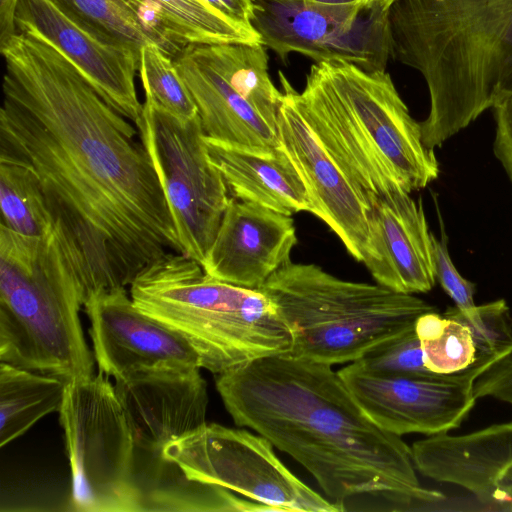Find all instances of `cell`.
<instances>
[{"instance_id": "cell-20", "label": "cell", "mask_w": 512, "mask_h": 512, "mask_svg": "<svg viewBox=\"0 0 512 512\" xmlns=\"http://www.w3.org/2000/svg\"><path fill=\"white\" fill-rule=\"evenodd\" d=\"M206 145L233 197L288 216L301 211L312 213L305 184L281 146L260 154L207 137Z\"/></svg>"}, {"instance_id": "cell-30", "label": "cell", "mask_w": 512, "mask_h": 512, "mask_svg": "<svg viewBox=\"0 0 512 512\" xmlns=\"http://www.w3.org/2000/svg\"><path fill=\"white\" fill-rule=\"evenodd\" d=\"M356 363L362 370L380 376H425L429 371L423 360L415 328L365 354Z\"/></svg>"}, {"instance_id": "cell-25", "label": "cell", "mask_w": 512, "mask_h": 512, "mask_svg": "<svg viewBox=\"0 0 512 512\" xmlns=\"http://www.w3.org/2000/svg\"><path fill=\"white\" fill-rule=\"evenodd\" d=\"M141 495V511H274L270 506L235 496L234 492L225 488L190 480L181 469L177 483L156 481L150 488L142 489Z\"/></svg>"}, {"instance_id": "cell-35", "label": "cell", "mask_w": 512, "mask_h": 512, "mask_svg": "<svg viewBox=\"0 0 512 512\" xmlns=\"http://www.w3.org/2000/svg\"><path fill=\"white\" fill-rule=\"evenodd\" d=\"M19 0H0V45L17 33L15 14Z\"/></svg>"}, {"instance_id": "cell-3", "label": "cell", "mask_w": 512, "mask_h": 512, "mask_svg": "<svg viewBox=\"0 0 512 512\" xmlns=\"http://www.w3.org/2000/svg\"><path fill=\"white\" fill-rule=\"evenodd\" d=\"M388 23L391 58L428 87V149L512 92V0H396Z\"/></svg>"}, {"instance_id": "cell-2", "label": "cell", "mask_w": 512, "mask_h": 512, "mask_svg": "<svg viewBox=\"0 0 512 512\" xmlns=\"http://www.w3.org/2000/svg\"><path fill=\"white\" fill-rule=\"evenodd\" d=\"M215 383L234 423L300 463L340 511L360 496H377L392 511L445 501L421 486L402 436L378 426L331 365L285 353L218 374Z\"/></svg>"}, {"instance_id": "cell-34", "label": "cell", "mask_w": 512, "mask_h": 512, "mask_svg": "<svg viewBox=\"0 0 512 512\" xmlns=\"http://www.w3.org/2000/svg\"><path fill=\"white\" fill-rule=\"evenodd\" d=\"M227 17L251 25L254 0H204Z\"/></svg>"}, {"instance_id": "cell-5", "label": "cell", "mask_w": 512, "mask_h": 512, "mask_svg": "<svg viewBox=\"0 0 512 512\" xmlns=\"http://www.w3.org/2000/svg\"><path fill=\"white\" fill-rule=\"evenodd\" d=\"M81 272L61 225L43 237L0 226V361L77 381L93 375Z\"/></svg>"}, {"instance_id": "cell-7", "label": "cell", "mask_w": 512, "mask_h": 512, "mask_svg": "<svg viewBox=\"0 0 512 512\" xmlns=\"http://www.w3.org/2000/svg\"><path fill=\"white\" fill-rule=\"evenodd\" d=\"M288 327L290 355L328 365L353 363L415 328L435 308L413 294L340 279L291 260L259 288Z\"/></svg>"}, {"instance_id": "cell-6", "label": "cell", "mask_w": 512, "mask_h": 512, "mask_svg": "<svg viewBox=\"0 0 512 512\" xmlns=\"http://www.w3.org/2000/svg\"><path fill=\"white\" fill-rule=\"evenodd\" d=\"M129 294L141 311L185 338L201 368L215 375L291 351L290 331L265 293L220 281L182 253L149 263Z\"/></svg>"}, {"instance_id": "cell-9", "label": "cell", "mask_w": 512, "mask_h": 512, "mask_svg": "<svg viewBox=\"0 0 512 512\" xmlns=\"http://www.w3.org/2000/svg\"><path fill=\"white\" fill-rule=\"evenodd\" d=\"M135 126L163 186L181 253L201 265L231 197L210 159L199 114L182 122L145 99Z\"/></svg>"}, {"instance_id": "cell-29", "label": "cell", "mask_w": 512, "mask_h": 512, "mask_svg": "<svg viewBox=\"0 0 512 512\" xmlns=\"http://www.w3.org/2000/svg\"><path fill=\"white\" fill-rule=\"evenodd\" d=\"M420 343L424 364L435 374L455 375L473 368L475 364L476 348L472 336L468 328L457 320L447 318L441 335Z\"/></svg>"}, {"instance_id": "cell-28", "label": "cell", "mask_w": 512, "mask_h": 512, "mask_svg": "<svg viewBox=\"0 0 512 512\" xmlns=\"http://www.w3.org/2000/svg\"><path fill=\"white\" fill-rule=\"evenodd\" d=\"M139 75L145 99L179 121L186 122L198 114L196 104L182 80L173 58L155 43L140 51Z\"/></svg>"}, {"instance_id": "cell-32", "label": "cell", "mask_w": 512, "mask_h": 512, "mask_svg": "<svg viewBox=\"0 0 512 512\" xmlns=\"http://www.w3.org/2000/svg\"><path fill=\"white\" fill-rule=\"evenodd\" d=\"M476 399L492 397L512 406V354L496 361L473 384Z\"/></svg>"}, {"instance_id": "cell-17", "label": "cell", "mask_w": 512, "mask_h": 512, "mask_svg": "<svg viewBox=\"0 0 512 512\" xmlns=\"http://www.w3.org/2000/svg\"><path fill=\"white\" fill-rule=\"evenodd\" d=\"M368 240L362 262L377 284L393 291L429 292L435 285L431 232L422 199L399 190L366 208Z\"/></svg>"}, {"instance_id": "cell-18", "label": "cell", "mask_w": 512, "mask_h": 512, "mask_svg": "<svg viewBox=\"0 0 512 512\" xmlns=\"http://www.w3.org/2000/svg\"><path fill=\"white\" fill-rule=\"evenodd\" d=\"M296 244L291 216L231 197L201 266L220 281L259 289L290 260Z\"/></svg>"}, {"instance_id": "cell-13", "label": "cell", "mask_w": 512, "mask_h": 512, "mask_svg": "<svg viewBox=\"0 0 512 512\" xmlns=\"http://www.w3.org/2000/svg\"><path fill=\"white\" fill-rule=\"evenodd\" d=\"M199 366L164 364L115 378L114 389L137 450L162 455L206 424L207 384Z\"/></svg>"}, {"instance_id": "cell-24", "label": "cell", "mask_w": 512, "mask_h": 512, "mask_svg": "<svg viewBox=\"0 0 512 512\" xmlns=\"http://www.w3.org/2000/svg\"><path fill=\"white\" fill-rule=\"evenodd\" d=\"M0 207V226L21 235L43 237L57 224L36 176L4 160H0Z\"/></svg>"}, {"instance_id": "cell-15", "label": "cell", "mask_w": 512, "mask_h": 512, "mask_svg": "<svg viewBox=\"0 0 512 512\" xmlns=\"http://www.w3.org/2000/svg\"><path fill=\"white\" fill-rule=\"evenodd\" d=\"M98 370L117 378L134 369L164 364L201 367L188 341L141 311L126 288L102 291L84 303Z\"/></svg>"}, {"instance_id": "cell-12", "label": "cell", "mask_w": 512, "mask_h": 512, "mask_svg": "<svg viewBox=\"0 0 512 512\" xmlns=\"http://www.w3.org/2000/svg\"><path fill=\"white\" fill-rule=\"evenodd\" d=\"M363 411L381 428L427 436L458 428L474 407L472 369L444 376H380L350 363L337 371Z\"/></svg>"}, {"instance_id": "cell-26", "label": "cell", "mask_w": 512, "mask_h": 512, "mask_svg": "<svg viewBox=\"0 0 512 512\" xmlns=\"http://www.w3.org/2000/svg\"><path fill=\"white\" fill-rule=\"evenodd\" d=\"M67 16L101 39L140 52L152 43L123 0H52Z\"/></svg>"}, {"instance_id": "cell-33", "label": "cell", "mask_w": 512, "mask_h": 512, "mask_svg": "<svg viewBox=\"0 0 512 512\" xmlns=\"http://www.w3.org/2000/svg\"><path fill=\"white\" fill-rule=\"evenodd\" d=\"M496 135L493 150L512 182V92L493 107Z\"/></svg>"}, {"instance_id": "cell-23", "label": "cell", "mask_w": 512, "mask_h": 512, "mask_svg": "<svg viewBox=\"0 0 512 512\" xmlns=\"http://www.w3.org/2000/svg\"><path fill=\"white\" fill-rule=\"evenodd\" d=\"M67 381L12 364H0V447L23 435L38 420L59 411Z\"/></svg>"}, {"instance_id": "cell-1", "label": "cell", "mask_w": 512, "mask_h": 512, "mask_svg": "<svg viewBox=\"0 0 512 512\" xmlns=\"http://www.w3.org/2000/svg\"><path fill=\"white\" fill-rule=\"evenodd\" d=\"M5 61L0 160L28 168L79 263L85 302L130 286L181 244L138 130L51 43L17 32Z\"/></svg>"}, {"instance_id": "cell-21", "label": "cell", "mask_w": 512, "mask_h": 512, "mask_svg": "<svg viewBox=\"0 0 512 512\" xmlns=\"http://www.w3.org/2000/svg\"><path fill=\"white\" fill-rule=\"evenodd\" d=\"M146 36L175 59L189 46L262 44L252 25L231 19L204 0H123Z\"/></svg>"}, {"instance_id": "cell-10", "label": "cell", "mask_w": 512, "mask_h": 512, "mask_svg": "<svg viewBox=\"0 0 512 512\" xmlns=\"http://www.w3.org/2000/svg\"><path fill=\"white\" fill-rule=\"evenodd\" d=\"M162 456L190 480L225 488L275 512L340 511L296 477L258 433L206 423L169 443Z\"/></svg>"}, {"instance_id": "cell-11", "label": "cell", "mask_w": 512, "mask_h": 512, "mask_svg": "<svg viewBox=\"0 0 512 512\" xmlns=\"http://www.w3.org/2000/svg\"><path fill=\"white\" fill-rule=\"evenodd\" d=\"M388 13L361 5L254 0L251 25L282 61L297 52L315 63L345 61L376 72L386 71L391 58Z\"/></svg>"}, {"instance_id": "cell-14", "label": "cell", "mask_w": 512, "mask_h": 512, "mask_svg": "<svg viewBox=\"0 0 512 512\" xmlns=\"http://www.w3.org/2000/svg\"><path fill=\"white\" fill-rule=\"evenodd\" d=\"M17 32L39 35L58 49L116 111L136 124L142 114L135 75L140 52L105 41L67 16L52 0H19Z\"/></svg>"}, {"instance_id": "cell-37", "label": "cell", "mask_w": 512, "mask_h": 512, "mask_svg": "<svg viewBox=\"0 0 512 512\" xmlns=\"http://www.w3.org/2000/svg\"><path fill=\"white\" fill-rule=\"evenodd\" d=\"M308 3L329 6L360 5V0H305Z\"/></svg>"}, {"instance_id": "cell-31", "label": "cell", "mask_w": 512, "mask_h": 512, "mask_svg": "<svg viewBox=\"0 0 512 512\" xmlns=\"http://www.w3.org/2000/svg\"><path fill=\"white\" fill-rule=\"evenodd\" d=\"M433 198L441 227L440 239H437L435 235L431 233L435 277L445 293L454 301L457 308L461 310L470 309L475 306V284L462 277L452 263L448 252V237L444 229L438 201L435 195H433Z\"/></svg>"}, {"instance_id": "cell-22", "label": "cell", "mask_w": 512, "mask_h": 512, "mask_svg": "<svg viewBox=\"0 0 512 512\" xmlns=\"http://www.w3.org/2000/svg\"><path fill=\"white\" fill-rule=\"evenodd\" d=\"M189 47L277 131L282 92L270 78L269 58L263 44L233 43Z\"/></svg>"}, {"instance_id": "cell-4", "label": "cell", "mask_w": 512, "mask_h": 512, "mask_svg": "<svg viewBox=\"0 0 512 512\" xmlns=\"http://www.w3.org/2000/svg\"><path fill=\"white\" fill-rule=\"evenodd\" d=\"M279 80L366 208L376 197L411 193L438 177L434 150L386 71L327 61L311 66L302 92L281 71Z\"/></svg>"}, {"instance_id": "cell-16", "label": "cell", "mask_w": 512, "mask_h": 512, "mask_svg": "<svg viewBox=\"0 0 512 512\" xmlns=\"http://www.w3.org/2000/svg\"><path fill=\"white\" fill-rule=\"evenodd\" d=\"M282 104L277 120L281 147L300 174L312 202V214L338 236L348 253L362 262L368 240L366 206L320 145L280 80Z\"/></svg>"}, {"instance_id": "cell-19", "label": "cell", "mask_w": 512, "mask_h": 512, "mask_svg": "<svg viewBox=\"0 0 512 512\" xmlns=\"http://www.w3.org/2000/svg\"><path fill=\"white\" fill-rule=\"evenodd\" d=\"M174 61L207 138L260 154L281 146L277 131L190 47Z\"/></svg>"}, {"instance_id": "cell-27", "label": "cell", "mask_w": 512, "mask_h": 512, "mask_svg": "<svg viewBox=\"0 0 512 512\" xmlns=\"http://www.w3.org/2000/svg\"><path fill=\"white\" fill-rule=\"evenodd\" d=\"M443 315L468 328L476 348L472 369L479 375L496 361L512 354V318L504 299L466 310L448 307Z\"/></svg>"}, {"instance_id": "cell-36", "label": "cell", "mask_w": 512, "mask_h": 512, "mask_svg": "<svg viewBox=\"0 0 512 512\" xmlns=\"http://www.w3.org/2000/svg\"><path fill=\"white\" fill-rule=\"evenodd\" d=\"M396 0H360V5L366 9H376L389 12Z\"/></svg>"}, {"instance_id": "cell-8", "label": "cell", "mask_w": 512, "mask_h": 512, "mask_svg": "<svg viewBox=\"0 0 512 512\" xmlns=\"http://www.w3.org/2000/svg\"><path fill=\"white\" fill-rule=\"evenodd\" d=\"M59 420L79 512H139L136 446L114 385L102 372L68 381Z\"/></svg>"}]
</instances>
